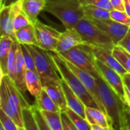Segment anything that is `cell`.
Masks as SVG:
<instances>
[{
	"label": "cell",
	"mask_w": 130,
	"mask_h": 130,
	"mask_svg": "<svg viewBox=\"0 0 130 130\" xmlns=\"http://www.w3.org/2000/svg\"><path fill=\"white\" fill-rule=\"evenodd\" d=\"M82 5H96L101 8H103L104 9H107L108 11H110L113 9L110 1L108 0H80Z\"/></svg>",
	"instance_id": "35"
},
{
	"label": "cell",
	"mask_w": 130,
	"mask_h": 130,
	"mask_svg": "<svg viewBox=\"0 0 130 130\" xmlns=\"http://www.w3.org/2000/svg\"><path fill=\"white\" fill-rule=\"evenodd\" d=\"M0 110H2L11 120H13L19 128H24L23 117L18 115L11 106L6 90L5 83L2 77L1 78L0 86Z\"/></svg>",
	"instance_id": "14"
},
{
	"label": "cell",
	"mask_w": 130,
	"mask_h": 130,
	"mask_svg": "<svg viewBox=\"0 0 130 130\" xmlns=\"http://www.w3.org/2000/svg\"><path fill=\"white\" fill-rule=\"evenodd\" d=\"M64 111L67 113V115L72 120V121L73 122V123L75 124V126H76L78 129L92 130L91 125L88 123L87 119L83 118L82 116H81L80 115H78V113H76L75 112H74L69 107H67Z\"/></svg>",
	"instance_id": "27"
},
{
	"label": "cell",
	"mask_w": 130,
	"mask_h": 130,
	"mask_svg": "<svg viewBox=\"0 0 130 130\" xmlns=\"http://www.w3.org/2000/svg\"><path fill=\"white\" fill-rule=\"evenodd\" d=\"M83 9L85 12V16L91 19L106 20L110 18V11L103 8L92 5H83Z\"/></svg>",
	"instance_id": "24"
},
{
	"label": "cell",
	"mask_w": 130,
	"mask_h": 130,
	"mask_svg": "<svg viewBox=\"0 0 130 130\" xmlns=\"http://www.w3.org/2000/svg\"><path fill=\"white\" fill-rule=\"evenodd\" d=\"M26 46L33 55L36 70L40 77L42 84L50 81L60 80L62 79L58 75L59 73L51 58L50 51L38 46Z\"/></svg>",
	"instance_id": "6"
},
{
	"label": "cell",
	"mask_w": 130,
	"mask_h": 130,
	"mask_svg": "<svg viewBox=\"0 0 130 130\" xmlns=\"http://www.w3.org/2000/svg\"><path fill=\"white\" fill-rule=\"evenodd\" d=\"M19 43L17 40L14 41L11 51L9 53L8 62V76L14 81L15 78V68H16V60H17V50L18 48Z\"/></svg>",
	"instance_id": "29"
},
{
	"label": "cell",
	"mask_w": 130,
	"mask_h": 130,
	"mask_svg": "<svg viewBox=\"0 0 130 130\" xmlns=\"http://www.w3.org/2000/svg\"><path fill=\"white\" fill-rule=\"evenodd\" d=\"M0 122L1 126L5 130H19V127L14 123V121L7 116L2 110L0 111Z\"/></svg>",
	"instance_id": "32"
},
{
	"label": "cell",
	"mask_w": 130,
	"mask_h": 130,
	"mask_svg": "<svg viewBox=\"0 0 130 130\" xmlns=\"http://www.w3.org/2000/svg\"><path fill=\"white\" fill-rule=\"evenodd\" d=\"M50 54L61 78L66 82L71 90L79 97L84 104L86 107L99 109L93 97L91 96L78 77L69 67L65 61L56 52L50 51Z\"/></svg>",
	"instance_id": "3"
},
{
	"label": "cell",
	"mask_w": 130,
	"mask_h": 130,
	"mask_svg": "<svg viewBox=\"0 0 130 130\" xmlns=\"http://www.w3.org/2000/svg\"><path fill=\"white\" fill-rule=\"evenodd\" d=\"M126 130H130V109L128 107L126 112Z\"/></svg>",
	"instance_id": "40"
},
{
	"label": "cell",
	"mask_w": 130,
	"mask_h": 130,
	"mask_svg": "<svg viewBox=\"0 0 130 130\" xmlns=\"http://www.w3.org/2000/svg\"><path fill=\"white\" fill-rule=\"evenodd\" d=\"M110 19L118 23L130 26V17L126 14V11L112 9L110 11Z\"/></svg>",
	"instance_id": "30"
},
{
	"label": "cell",
	"mask_w": 130,
	"mask_h": 130,
	"mask_svg": "<svg viewBox=\"0 0 130 130\" xmlns=\"http://www.w3.org/2000/svg\"><path fill=\"white\" fill-rule=\"evenodd\" d=\"M30 24H32V22L30 21V20L28 18V17L26 15V14L23 11L18 13L14 20V28L15 31Z\"/></svg>",
	"instance_id": "33"
},
{
	"label": "cell",
	"mask_w": 130,
	"mask_h": 130,
	"mask_svg": "<svg viewBox=\"0 0 130 130\" xmlns=\"http://www.w3.org/2000/svg\"><path fill=\"white\" fill-rule=\"evenodd\" d=\"M0 130H5V129H4V128L1 126H0Z\"/></svg>",
	"instance_id": "45"
},
{
	"label": "cell",
	"mask_w": 130,
	"mask_h": 130,
	"mask_svg": "<svg viewBox=\"0 0 130 130\" xmlns=\"http://www.w3.org/2000/svg\"><path fill=\"white\" fill-rule=\"evenodd\" d=\"M91 128H92V130H113L112 126L104 127L99 125H91Z\"/></svg>",
	"instance_id": "42"
},
{
	"label": "cell",
	"mask_w": 130,
	"mask_h": 130,
	"mask_svg": "<svg viewBox=\"0 0 130 130\" xmlns=\"http://www.w3.org/2000/svg\"><path fill=\"white\" fill-rule=\"evenodd\" d=\"M44 11L57 18L66 29L75 28L77 23L85 17L80 0H46Z\"/></svg>",
	"instance_id": "2"
},
{
	"label": "cell",
	"mask_w": 130,
	"mask_h": 130,
	"mask_svg": "<svg viewBox=\"0 0 130 130\" xmlns=\"http://www.w3.org/2000/svg\"><path fill=\"white\" fill-rule=\"evenodd\" d=\"M22 116L24 122V128L26 130H40L34 118L31 105L23 108Z\"/></svg>",
	"instance_id": "26"
},
{
	"label": "cell",
	"mask_w": 130,
	"mask_h": 130,
	"mask_svg": "<svg viewBox=\"0 0 130 130\" xmlns=\"http://www.w3.org/2000/svg\"><path fill=\"white\" fill-rule=\"evenodd\" d=\"M82 44L88 45V44L75 28H67L65 31L61 32L55 52L59 54Z\"/></svg>",
	"instance_id": "12"
},
{
	"label": "cell",
	"mask_w": 130,
	"mask_h": 130,
	"mask_svg": "<svg viewBox=\"0 0 130 130\" xmlns=\"http://www.w3.org/2000/svg\"><path fill=\"white\" fill-rule=\"evenodd\" d=\"M46 4V0H23L22 11L34 24L37 20L40 13L44 10Z\"/></svg>",
	"instance_id": "18"
},
{
	"label": "cell",
	"mask_w": 130,
	"mask_h": 130,
	"mask_svg": "<svg viewBox=\"0 0 130 130\" xmlns=\"http://www.w3.org/2000/svg\"><path fill=\"white\" fill-rule=\"evenodd\" d=\"M120 130H126V126H124V127H123Z\"/></svg>",
	"instance_id": "44"
},
{
	"label": "cell",
	"mask_w": 130,
	"mask_h": 130,
	"mask_svg": "<svg viewBox=\"0 0 130 130\" xmlns=\"http://www.w3.org/2000/svg\"><path fill=\"white\" fill-rule=\"evenodd\" d=\"M91 20L111 38L115 45H117L122 41L130 27L118 23L110 18L106 20Z\"/></svg>",
	"instance_id": "11"
},
{
	"label": "cell",
	"mask_w": 130,
	"mask_h": 130,
	"mask_svg": "<svg viewBox=\"0 0 130 130\" xmlns=\"http://www.w3.org/2000/svg\"><path fill=\"white\" fill-rule=\"evenodd\" d=\"M37 107L40 110H46L50 112H59L61 111L59 107L53 102L51 97L47 94V93L43 89L38 97H36Z\"/></svg>",
	"instance_id": "23"
},
{
	"label": "cell",
	"mask_w": 130,
	"mask_h": 130,
	"mask_svg": "<svg viewBox=\"0 0 130 130\" xmlns=\"http://www.w3.org/2000/svg\"><path fill=\"white\" fill-rule=\"evenodd\" d=\"M31 108L33 110V113H34V118L40 127V130H51L50 129V127L47 126L44 118L42 116V113H41V111L37 107L36 104L34 105H31Z\"/></svg>",
	"instance_id": "34"
},
{
	"label": "cell",
	"mask_w": 130,
	"mask_h": 130,
	"mask_svg": "<svg viewBox=\"0 0 130 130\" xmlns=\"http://www.w3.org/2000/svg\"><path fill=\"white\" fill-rule=\"evenodd\" d=\"M18 1L19 0H1V8H2L4 6H8V5H12Z\"/></svg>",
	"instance_id": "41"
},
{
	"label": "cell",
	"mask_w": 130,
	"mask_h": 130,
	"mask_svg": "<svg viewBox=\"0 0 130 130\" xmlns=\"http://www.w3.org/2000/svg\"><path fill=\"white\" fill-rule=\"evenodd\" d=\"M21 51H22V54H23V57L24 60V63H25L27 70H37L33 55L30 53V51H29V49L27 48V47L25 44H21Z\"/></svg>",
	"instance_id": "31"
},
{
	"label": "cell",
	"mask_w": 130,
	"mask_h": 130,
	"mask_svg": "<svg viewBox=\"0 0 130 130\" xmlns=\"http://www.w3.org/2000/svg\"><path fill=\"white\" fill-rule=\"evenodd\" d=\"M113 54L118 60L120 64L125 68L127 73L130 74V54L123 48L115 45L113 49Z\"/></svg>",
	"instance_id": "28"
},
{
	"label": "cell",
	"mask_w": 130,
	"mask_h": 130,
	"mask_svg": "<svg viewBox=\"0 0 130 130\" xmlns=\"http://www.w3.org/2000/svg\"><path fill=\"white\" fill-rule=\"evenodd\" d=\"M15 36L17 41L21 44L34 45L39 47L34 26L33 24L17 30L15 31Z\"/></svg>",
	"instance_id": "21"
},
{
	"label": "cell",
	"mask_w": 130,
	"mask_h": 130,
	"mask_svg": "<svg viewBox=\"0 0 130 130\" xmlns=\"http://www.w3.org/2000/svg\"><path fill=\"white\" fill-rule=\"evenodd\" d=\"M22 2L23 0H19L12 5L1 8V36H9L13 40H16L15 30L14 28V20L16 15L22 11Z\"/></svg>",
	"instance_id": "8"
},
{
	"label": "cell",
	"mask_w": 130,
	"mask_h": 130,
	"mask_svg": "<svg viewBox=\"0 0 130 130\" xmlns=\"http://www.w3.org/2000/svg\"><path fill=\"white\" fill-rule=\"evenodd\" d=\"M90 46L96 59L99 60L107 66L117 70L122 76H123L127 73L125 68L120 64L118 60L115 57L112 50H109L98 46H93V45H90Z\"/></svg>",
	"instance_id": "13"
},
{
	"label": "cell",
	"mask_w": 130,
	"mask_h": 130,
	"mask_svg": "<svg viewBox=\"0 0 130 130\" xmlns=\"http://www.w3.org/2000/svg\"><path fill=\"white\" fill-rule=\"evenodd\" d=\"M61 84L65 93V97L67 103V107L82 116L83 118L86 119L85 115V107L86 106L84 103L79 99V97L71 90L66 82L61 79Z\"/></svg>",
	"instance_id": "16"
},
{
	"label": "cell",
	"mask_w": 130,
	"mask_h": 130,
	"mask_svg": "<svg viewBox=\"0 0 130 130\" xmlns=\"http://www.w3.org/2000/svg\"><path fill=\"white\" fill-rule=\"evenodd\" d=\"M19 130H26L24 128H19Z\"/></svg>",
	"instance_id": "46"
},
{
	"label": "cell",
	"mask_w": 130,
	"mask_h": 130,
	"mask_svg": "<svg viewBox=\"0 0 130 130\" xmlns=\"http://www.w3.org/2000/svg\"><path fill=\"white\" fill-rule=\"evenodd\" d=\"M26 65L24 63V60L23 57L21 44H18V48L17 50V60H16V68H15V78H14V84L18 87V89L21 91V93L24 95L27 90L26 85Z\"/></svg>",
	"instance_id": "17"
},
{
	"label": "cell",
	"mask_w": 130,
	"mask_h": 130,
	"mask_svg": "<svg viewBox=\"0 0 130 130\" xmlns=\"http://www.w3.org/2000/svg\"><path fill=\"white\" fill-rule=\"evenodd\" d=\"M14 41L9 36H1L0 38V70L1 77L8 75V62L9 53Z\"/></svg>",
	"instance_id": "19"
},
{
	"label": "cell",
	"mask_w": 130,
	"mask_h": 130,
	"mask_svg": "<svg viewBox=\"0 0 130 130\" xmlns=\"http://www.w3.org/2000/svg\"><path fill=\"white\" fill-rule=\"evenodd\" d=\"M123 80L124 83L125 89L130 94V74L126 73L123 76Z\"/></svg>",
	"instance_id": "39"
},
{
	"label": "cell",
	"mask_w": 130,
	"mask_h": 130,
	"mask_svg": "<svg viewBox=\"0 0 130 130\" xmlns=\"http://www.w3.org/2000/svg\"><path fill=\"white\" fill-rule=\"evenodd\" d=\"M85 115L87 120L91 125H99L104 127L112 126L107 115L98 108L86 107Z\"/></svg>",
	"instance_id": "20"
},
{
	"label": "cell",
	"mask_w": 130,
	"mask_h": 130,
	"mask_svg": "<svg viewBox=\"0 0 130 130\" xmlns=\"http://www.w3.org/2000/svg\"><path fill=\"white\" fill-rule=\"evenodd\" d=\"M113 9L125 11V2L124 0H110Z\"/></svg>",
	"instance_id": "38"
},
{
	"label": "cell",
	"mask_w": 130,
	"mask_h": 130,
	"mask_svg": "<svg viewBox=\"0 0 130 130\" xmlns=\"http://www.w3.org/2000/svg\"><path fill=\"white\" fill-rule=\"evenodd\" d=\"M125 2V11L130 17V0H124Z\"/></svg>",
	"instance_id": "43"
},
{
	"label": "cell",
	"mask_w": 130,
	"mask_h": 130,
	"mask_svg": "<svg viewBox=\"0 0 130 130\" xmlns=\"http://www.w3.org/2000/svg\"><path fill=\"white\" fill-rule=\"evenodd\" d=\"M43 89L51 97L53 102L59 107L61 111L67 108L65 93L60 80H53L43 84Z\"/></svg>",
	"instance_id": "15"
},
{
	"label": "cell",
	"mask_w": 130,
	"mask_h": 130,
	"mask_svg": "<svg viewBox=\"0 0 130 130\" xmlns=\"http://www.w3.org/2000/svg\"><path fill=\"white\" fill-rule=\"evenodd\" d=\"M75 29L82 35L88 45L98 46L112 51L115 46L111 38L91 19L85 16L77 23Z\"/></svg>",
	"instance_id": "5"
},
{
	"label": "cell",
	"mask_w": 130,
	"mask_h": 130,
	"mask_svg": "<svg viewBox=\"0 0 130 130\" xmlns=\"http://www.w3.org/2000/svg\"><path fill=\"white\" fill-rule=\"evenodd\" d=\"M47 126L51 130H63L62 122L61 118V111L50 112L40 110Z\"/></svg>",
	"instance_id": "25"
},
{
	"label": "cell",
	"mask_w": 130,
	"mask_h": 130,
	"mask_svg": "<svg viewBox=\"0 0 130 130\" xmlns=\"http://www.w3.org/2000/svg\"><path fill=\"white\" fill-rule=\"evenodd\" d=\"M33 25L34 26L39 47L48 51L55 52L61 32L43 24L38 19Z\"/></svg>",
	"instance_id": "7"
},
{
	"label": "cell",
	"mask_w": 130,
	"mask_h": 130,
	"mask_svg": "<svg viewBox=\"0 0 130 130\" xmlns=\"http://www.w3.org/2000/svg\"><path fill=\"white\" fill-rule=\"evenodd\" d=\"M99 93L107 115L113 130H120L126 126V112L128 108L119 94L101 77L96 79Z\"/></svg>",
	"instance_id": "1"
},
{
	"label": "cell",
	"mask_w": 130,
	"mask_h": 130,
	"mask_svg": "<svg viewBox=\"0 0 130 130\" xmlns=\"http://www.w3.org/2000/svg\"><path fill=\"white\" fill-rule=\"evenodd\" d=\"M108 1H110V0H108Z\"/></svg>",
	"instance_id": "47"
},
{
	"label": "cell",
	"mask_w": 130,
	"mask_h": 130,
	"mask_svg": "<svg viewBox=\"0 0 130 130\" xmlns=\"http://www.w3.org/2000/svg\"><path fill=\"white\" fill-rule=\"evenodd\" d=\"M96 64L101 77L125 102L126 92L123 76L120 74L117 70L107 66L98 59H96Z\"/></svg>",
	"instance_id": "10"
},
{
	"label": "cell",
	"mask_w": 130,
	"mask_h": 130,
	"mask_svg": "<svg viewBox=\"0 0 130 130\" xmlns=\"http://www.w3.org/2000/svg\"><path fill=\"white\" fill-rule=\"evenodd\" d=\"M58 54L76 67L89 73L95 79L101 77L96 64V58L90 45H78Z\"/></svg>",
	"instance_id": "4"
},
{
	"label": "cell",
	"mask_w": 130,
	"mask_h": 130,
	"mask_svg": "<svg viewBox=\"0 0 130 130\" xmlns=\"http://www.w3.org/2000/svg\"><path fill=\"white\" fill-rule=\"evenodd\" d=\"M26 85L29 93L35 98L39 96L43 90L40 77L37 70H26Z\"/></svg>",
	"instance_id": "22"
},
{
	"label": "cell",
	"mask_w": 130,
	"mask_h": 130,
	"mask_svg": "<svg viewBox=\"0 0 130 130\" xmlns=\"http://www.w3.org/2000/svg\"><path fill=\"white\" fill-rule=\"evenodd\" d=\"M61 118L62 122L63 130H78L64 110L61 111Z\"/></svg>",
	"instance_id": "36"
},
{
	"label": "cell",
	"mask_w": 130,
	"mask_h": 130,
	"mask_svg": "<svg viewBox=\"0 0 130 130\" xmlns=\"http://www.w3.org/2000/svg\"><path fill=\"white\" fill-rule=\"evenodd\" d=\"M63 60L65 61L66 64L69 66V67L73 71V73L81 80V82L83 84V85L85 87L87 90L89 92V93L91 94V96L93 97L95 103L98 106L99 109L107 114L105 107H104V106L103 104V102H102V100L101 99V96H100V93H99V90H98V84H97L96 79L92 75H91L89 73H88L85 70L76 67L75 65H74L73 64H72L69 61H66L65 59H63Z\"/></svg>",
	"instance_id": "9"
},
{
	"label": "cell",
	"mask_w": 130,
	"mask_h": 130,
	"mask_svg": "<svg viewBox=\"0 0 130 130\" xmlns=\"http://www.w3.org/2000/svg\"><path fill=\"white\" fill-rule=\"evenodd\" d=\"M117 45L123 48L126 51H128L130 54V27L127 33L124 36V38L122 39V41Z\"/></svg>",
	"instance_id": "37"
}]
</instances>
